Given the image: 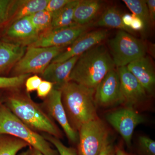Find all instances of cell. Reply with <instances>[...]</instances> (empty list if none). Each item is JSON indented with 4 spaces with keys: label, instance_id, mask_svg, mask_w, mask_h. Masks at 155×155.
Returning <instances> with one entry per match:
<instances>
[{
    "label": "cell",
    "instance_id": "6da1fadb",
    "mask_svg": "<svg viewBox=\"0 0 155 155\" xmlns=\"http://www.w3.org/2000/svg\"><path fill=\"white\" fill-rule=\"evenodd\" d=\"M115 67L107 48L104 45H98L79 56L70 74V81L95 90Z\"/></svg>",
    "mask_w": 155,
    "mask_h": 155
},
{
    "label": "cell",
    "instance_id": "7a4b0ae2",
    "mask_svg": "<svg viewBox=\"0 0 155 155\" xmlns=\"http://www.w3.org/2000/svg\"><path fill=\"white\" fill-rule=\"evenodd\" d=\"M61 100L71 127L78 132L84 124L98 118L95 90L69 81L62 88Z\"/></svg>",
    "mask_w": 155,
    "mask_h": 155
},
{
    "label": "cell",
    "instance_id": "3957f363",
    "mask_svg": "<svg viewBox=\"0 0 155 155\" xmlns=\"http://www.w3.org/2000/svg\"><path fill=\"white\" fill-rule=\"evenodd\" d=\"M11 112L31 129L60 139L63 133L54 121L27 95L15 93L8 97L5 104Z\"/></svg>",
    "mask_w": 155,
    "mask_h": 155
},
{
    "label": "cell",
    "instance_id": "277c9868",
    "mask_svg": "<svg viewBox=\"0 0 155 155\" xmlns=\"http://www.w3.org/2000/svg\"><path fill=\"white\" fill-rule=\"evenodd\" d=\"M0 134L12 136L27 143L44 155H59L43 136L24 124L5 104H0Z\"/></svg>",
    "mask_w": 155,
    "mask_h": 155
},
{
    "label": "cell",
    "instance_id": "5b68a950",
    "mask_svg": "<svg viewBox=\"0 0 155 155\" xmlns=\"http://www.w3.org/2000/svg\"><path fill=\"white\" fill-rule=\"evenodd\" d=\"M108 44L115 67L118 68L146 56L148 50L143 41L122 30H119Z\"/></svg>",
    "mask_w": 155,
    "mask_h": 155
},
{
    "label": "cell",
    "instance_id": "8992f818",
    "mask_svg": "<svg viewBox=\"0 0 155 155\" xmlns=\"http://www.w3.org/2000/svg\"><path fill=\"white\" fill-rule=\"evenodd\" d=\"M66 48H27L24 55L13 68V76L31 73L41 75L52 61Z\"/></svg>",
    "mask_w": 155,
    "mask_h": 155
},
{
    "label": "cell",
    "instance_id": "52a82bcc",
    "mask_svg": "<svg viewBox=\"0 0 155 155\" xmlns=\"http://www.w3.org/2000/svg\"><path fill=\"white\" fill-rule=\"evenodd\" d=\"M78 133V155H98L109 140V129L99 118L84 124Z\"/></svg>",
    "mask_w": 155,
    "mask_h": 155
},
{
    "label": "cell",
    "instance_id": "ba28073f",
    "mask_svg": "<svg viewBox=\"0 0 155 155\" xmlns=\"http://www.w3.org/2000/svg\"><path fill=\"white\" fill-rule=\"evenodd\" d=\"M93 25L91 22L84 25L75 23L63 28H51L41 34L36 41L28 47H67Z\"/></svg>",
    "mask_w": 155,
    "mask_h": 155
},
{
    "label": "cell",
    "instance_id": "9c48e42d",
    "mask_svg": "<svg viewBox=\"0 0 155 155\" xmlns=\"http://www.w3.org/2000/svg\"><path fill=\"white\" fill-rule=\"evenodd\" d=\"M109 124L121 135L125 143L130 147L135 127L145 122L143 116L127 107L109 113L106 116Z\"/></svg>",
    "mask_w": 155,
    "mask_h": 155
},
{
    "label": "cell",
    "instance_id": "30bf717a",
    "mask_svg": "<svg viewBox=\"0 0 155 155\" xmlns=\"http://www.w3.org/2000/svg\"><path fill=\"white\" fill-rule=\"evenodd\" d=\"M94 98L97 107H110L124 104L117 70H111L103 78L95 89Z\"/></svg>",
    "mask_w": 155,
    "mask_h": 155
},
{
    "label": "cell",
    "instance_id": "8fae6325",
    "mask_svg": "<svg viewBox=\"0 0 155 155\" xmlns=\"http://www.w3.org/2000/svg\"><path fill=\"white\" fill-rule=\"evenodd\" d=\"M43 108L54 120V119L63 128L69 141L78 143V132L70 126L61 100V91L53 88L49 94L45 98Z\"/></svg>",
    "mask_w": 155,
    "mask_h": 155
},
{
    "label": "cell",
    "instance_id": "7c38bea8",
    "mask_svg": "<svg viewBox=\"0 0 155 155\" xmlns=\"http://www.w3.org/2000/svg\"><path fill=\"white\" fill-rule=\"evenodd\" d=\"M107 30L87 31L81 35L52 61V63H60L76 56H80L91 48L99 45L108 36Z\"/></svg>",
    "mask_w": 155,
    "mask_h": 155
},
{
    "label": "cell",
    "instance_id": "4fadbf2b",
    "mask_svg": "<svg viewBox=\"0 0 155 155\" xmlns=\"http://www.w3.org/2000/svg\"><path fill=\"white\" fill-rule=\"evenodd\" d=\"M117 71L124 104L127 107H133L146 100L147 92L126 66L118 67Z\"/></svg>",
    "mask_w": 155,
    "mask_h": 155
},
{
    "label": "cell",
    "instance_id": "5bb4252c",
    "mask_svg": "<svg viewBox=\"0 0 155 155\" xmlns=\"http://www.w3.org/2000/svg\"><path fill=\"white\" fill-rule=\"evenodd\" d=\"M39 35L28 16L9 25L3 40L28 47L36 41Z\"/></svg>",
    "mask_w": 155,
    "mask_h": 155
},
{
    "label": "cell",
    "instance_id": "9a60e30c",
    "mask_svg": "<svg viewBox=\"0 0 155 155\" xmlns=\"http://www.w3.org/2000/svg\"><path fill=\"white\" fill-rule=\"evenodd\" d=\"M126 67L138 80L147 94H153L155 88V73L151 59L145 56L132 61Z\"/></svg>",
    "mask_w": 155,
    "mask_h": 155
},
{
    "label": "cell",
    "instance_id": "2e32d148",
    "mask_svg": "<svg viewBox=\"0 0 155 155\" xmlns=\"http://www.w3.org/2000/svg\"><path fill=\"white\" fill-rule=\"evenodd\" d=\"M79 58L73 57L62 63H51L41 74L42 78L54 84V88L61 90L70 81V74Z\"/></svg>",
    "mask_w": 155,
    "mask_h": 155
},
{
    "label": "cell",
    "instance_id": "e0dca14e",
    "mask_svg": "<svg viewBox=\"0 0 155 155\" xmlns=\"http://www.w3.org/2000/svg\"><path fill=\"white\" fill-rule=\"evenodd\" d=\"M27 48L4 40L0 42V74L13 68L24 55Z\"/></svg>",
    "mask_w": 155,
    "mask_h": 155
},
{
    "label": "cell",
    "instance_id": "ac0fdd59",
    "mask_svg": "<svg viewBox=\"0 0 155 155\" xmlns=\"http://www.w3.org/2000/svg\"><path fill=\"white\" fill-rule=\"evenodd\" d=\"M49 0L14 1L12 16L8 25L38 11L45 9Z\"/></svg>",
    "mask_w": 155,
    "mask_h": 155
},
{
    "label": "cell",
    "instance_id": "d6986e66",
    "mask_svg": "<svg viewBox=\"0 0 155 155\" xmlns=\"http://www.w3.org/2000/svg\"><path fill=\"white\" fill-rule=\"evenodd\" d=\"M102 6L101 1L98 0H79L74 13L73 21L79 25L91 22Z\"/></svg>",
    "mask_w": 155,
    "mask_h": 155
},
{
    "label": "cell",
    "instance_id": "ffe728a7",
    "mask_svg": "<svg viewBox=\"0 0 155 155\" xmlns=\"http://www.w3.org/2000/svg\"><path fill=\"white\" fill-rule=\"evenodd\" d=\"M122 16L115 7H109L104 11L96 25L101 27L118 28L130 34H134V31L123 23Z\"/></svg>",
    "mask_w": 155,
    "mask_h": 155
},
{
    "label": "cell",
    "instance_id": "44dd1931",
    "mask_svg": "<svg viewBox=\"0 0 155 155\" xmlns=\"http://www.w3.org/2000/svg\"><path fill=\"white\" fill-rule=\"evenodd\" d=\"M78 2L79 0H71L62 8L52 13L51 28H63L75 24L73 17Z\"/></svg>",
    "mask_w": 155,
    "mask_h": 155
},
{
    "label": "cell",
    "instance_id": "7402d4cb",
    "mask_svg": "<svg viewBox=\"0 0 155 155\" xmlns=\"http://www.w3.org/2000/svg\"><path fill=\"white\" fill-rule=\"evenodd\" d=\"M29 145L19 139L7 134H0V155H17ZM30 147V146H29Z\"/></svg>",
    "mask_w": 155,
    "mask_h": 155
},
{
    "label": "cell",
    "instance_id": "603a6c76",
    "mask_svg": "<svg viewBox=\"0 0 155 155\" xmlns=\"http://www.w3.org/2000/svg\"><path fill=\"white\" fill-rule=\"evenodd\" d=\"M29 17L34 27L40 35L51 28L52 13L44 10Z\"/></svg>",
    "mask_w": 155,
    "mask_h": 155
},
{
    "label": "cell",
    "instance_id": "cb8c5ba5",
    "mask_svg": "<svg viewBox=\"0 0 155 155\" xmlns=\"http://www.w3.org/2000/svg\"><path fill=\"white\" fill-rule=\"evenodd\" d=\"M128 9L135 17L141 19L145 28L150 24L148 9L146 1L143 0H123Z\"/></svg>",
    "mask_w": 155,
    "mask_h": 155
},
{
    "label": "cell",
    "instance_id": "d4e9b609",
    "mask_svg": "<svg viewBox=\"0 0 155 155\" xmlns=\"http://www.w3.org/2000/svg\"><path fill=\"white\" fill-rule=\"evenodd\" d=\"M30 74L11 77L0 76V88H17L22 86Z\"/></svg>",
    "mask_w": 155,
    "mask_h": 155
},
{
    "label": "cell",
    "instance_id": "484cf974",
    "mask_svg": "<svg viewBox=\"0 0 155 155\" xmlns=\"http://www.w3.org/2000/svg\"><path fill=\"white\" fill-rule=\"evenodd\" d=\"M44 137L50 143L55 147L59 155H78L77 150L73 147L66 146L60 139L48 134H45Z\"/></svg>",
    "mask_w": 155,
    "mask_h": 155
},
{
    "label": "cell",
    "instance_id": "4316f807",
    "mask_svg": "<svg viewBox=\"0 0 155 155\" xmlns=\"http://www.w3.org/2000/svg\"><path fill=\"white\" fill-rule=\"evenodd\" d=\"M14 1L0 0V29L8 24L11 17Z\"/></svg>",
    "mask_w": 155,
    "mask_h": 155
},
{
    "label": "cell",
    "instance_id": "83f0119b",
    "mask_svg": "<svg viewBox=\"0 0 155 155\" xmlns=\"http://www.w3.org/2000/svg\"><path fill=\"white\" fill-rule=\"evenodd\" d=\"M138 148L142 155H155V142L147 137H139Z\"/></svg>",
    "mask_w": 155,
    "mask_h": 155
},
{
    "label": "cell",
    "instance_id": "f1b7e54d",
    "mask_svg": "<svg viewBox=\"0 0 155 155\" xmlns=\"http://www.w3.org/2000/svg\"><path fill=\"white\" fill-rule=\"evenodd\" d=\"M54 84L48 81L42 80L37 90L38 96L45 98L54 88Z\"/></svg>",
    "mask_w": 155,
    "mask_h": 155
},
{
    "label": "cell",
    "instance_id": "f546056e",
    "mask_svg": "<svg viewBox=\"0 0 155 155\" xmlns=\"http://www.w3.org/2000/svg\"><path fill=\"white\" fill-rule=\"evenodd\" d=\"M42 81L41 78L38 75H35L28 77L25 81L26 91L28 93L37 91Z\"/></svg>",
    "mask_w": 155,
    "mask_h": 155
},
{
    "label": "cell",
    "instance_id": "4dcf8cb0",
    "mask_svg": "<svg viewBox=\"0 0 155 155\" xmlns=\"http://www.w3.org/2000/svg\"><path fill=\"white\" fill-rule=\"evenodd\" d=\"M71 0H49L45 10L53 13L58 11L71 2Z\"/></svg>",
    "mask_w": 155,
    "mask_h": 155
},
{
    "label": "cell",
    "instance_id": "1f68e13d",
    "mask_svg": "<svg viewBox=\"0 0 155 155\" xmlns=\"http://www.w3.org/2000/svg\"><path fill=\"white\" fill-rule=\"evenodd\" d=\"M116 148L108 140L104 145L98 155H116Z\"/></svg>",
    "mask_w": 155,
    "mask_h": 155
},
{
    "label": "cell",
    "instance_id": "d6a6232c",
    "mask_svg": "<svg viewBox=\"0 0 155 155\" xmlns=\"http://www.w3.org/2000/svg\"><path fill=\"white\" fill-rule=\"evenodd\" d=\"M150 24L154 25L155 21V0H147L146 1Z\"/></svg>",
    "mask_w": 155,
    "mask_h": 155
},
{
    "label": "cell",
    "instance_id": "836d02e7",
    "mask_svg": "<svg viewBox=\"0 0 155 155\" xmlns=\"http://www.w3.org/2000/svg\"><path fill=\"white\" fill-rule=\"evenodd\" d=\"M130 28L134 31L143 30L145 28L143 22L141 19H140L138 17H135L134 15Z\"/></svg>",
    "mask_w": 155,
    "mask_h": 155
},
{
    "label": "cell",
    "instance_id": "e575fe53",
    "mask_svg": "<svg viewBox=\"0 0 155 155\" xmlns=\"http://www.w3.org/2000/svg\"><path fill=\"white\" fill-rule=\"evenodd\" d=\"M133 17V14H125V15L122 16V22L126 26L130 28Z\"/></svg>",
    "mask_w": 155,
    "mask_h": 155
},
{
    "label": "cell",
    "instance_id": "d590c367",
    "mask_svg": "<svg viewBox=\"0 0 155 155\" xmlns=\"http://www.w3.org/2000/svg\"><path fill=\"white\" fill-rule=\"evenodd\" d=\"M22 155H44L38 151L32 148L31 150H28V151L26 152Z\"/></svg>",
    "mask_w": 155,
    "mask_h": 155
},
{
    "label": "cell",
    "instance_id": "8d00e7d4",
    "mask_svg": "<svg viewBox=\"0 0 155 155\" xmlns=\"http://www.w3.org/2000/svg\"><path fill=\"white\" fill-rule=\"evenodd\" d=\"M116 155H131L119 148H116Z\"/></svg>",
    "mask_w": 155,
    "mask_h": 155
}]
</instances>
